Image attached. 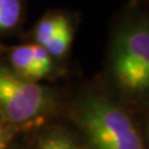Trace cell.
<instances>
[{
    "label": "cell",
    "mask_w": 149,
    "mask_h": 149,
    "mask_svg": "<svg viewBox=\"0 0 149 149\" xmlns=\"http://www.w3.org/2000/svg\"><path fill=\"white\" fill-rule=\"evenodd\" d=\"M80 125L93 149H143L128 114L102 97H88L80 107Z\"/></svg>",
    "instance_id": "6da1fadb"
},
{
    "label": "cell",
    "mask_w": 149,
    "mask_h": 149,
    "mask_svg": "<svg viewBox=\"0 0 149 149\" xmlns=\"http://www.w3.org/2000/svg\"><path fill=\"white\" fill-rule=\"evenodd\" d=\"M112 70L125 91H149V20L132 21L120 30L114 41Z\"/></svg>",
    "instance_id": "7a4b0ae2"
},
{
    "label": "cell",
    "mask_w": 149,
    "mask_h": 149,
    "mask_svg": "<svg viewBox=\"0 0 149 149\" xmlns=\"http://www.w3.org/2000/svg\"><path fill=\"white\" fill-rule=\"evenodd\" d=\"M49 104V93L34 81L0 66V112L14 123L34 119Z\"/></svg>",
    "instance_id": "3957f363"
},
{
    "label": "cell",
    "mask_w": 149,
    "mask_h": 149,
    "mask_svg": "<svg viewBox=\"0 0 149 149\" xmlns=\"http://www.w3.org/2000/svg\"><path fill=\"white\" fill-rule=\"evenodd\" d=\"M10 61L14 72H16L19 76L30 81L39 80L34 62V56H32L31 45H22L13 49V51L10 52Z\"/></svg>",
    "instance_id": "277c9868"
},
{
    "label": "cell",
    "mask_w": 149,
    "mask_h": 149,
    "mask_svg": "<svg viewBox=\"0 0 149 149\" xmlns=\"http://www.w3.org/2000/svg\"><path fill=\"white\" fill-rule=\"evenodd\" d=\"M67 21V17L63 15H56V16H47L44 17L36 26L35 37L37 41V45L46 47L50 41L54 39V36L57 34L65 22Z\"/></svg>",
    "instance_id": "5b68a950"
},
{
    "label": "cell",
    "mask_w": 149,
    "mask_h": 149,
    "mask_svg": "<svg viewBox=\"0 0 149 149\" xmlns=\"http://www.w3.org/2000/svg\"><path fill=\"white\" fill-rule=\"evenodd\" d=\"M72 39V31L71 26H70L68 20L60 27L57 34L54 36V39L50 41V44L46 46V51L50 54V56H55V57H61L66 54V51L70 47Z\"/></svg>",
    "instance_id": "8992f818"
},
{
    "label": "cell",
    "mask_w": 149,
    "mask_h": 149,
    "mask_svg": "<svg viewBox=\"0 0 149 149\" xmlns=\"http://www.w3.org/2000/svg\"><path fill=\"white\" fill-rule=\"evenodd\" d=\"M21 13L20 0H0V30L14 27Z\"/></svg>",
    "instance_id": "52a82bcc"
},
{
    "label": "cell",
    "mask_w": 149,
    "mask_h": 149,
    "mask_svg": "<svg viewBox=\"0 0 149 149\" xmlns=\"http://www.w3.org/2000/svg\"><path fill=\"white\" fill-rule=\"evenodd\" d=\"M32 47V56H34V62H35V67H36V73H37V78H41L46 76L50 70H51V56L50 54L46 51L45 47L40 45H31Z\"/></svg>",
    "instance_id": "ba28073f"
},
{
    "label": "cell",
    "mask_w": 149,
    "mask_h": 149,
    "mask_svg": "<svg viewBox=\"0 0 149 149\" xmlns=\"http://www.w3.org/2000/svg\"><path fill=\"white\" fill-rule=\"evenodd\" d=\"M39 149H80L77 144L62 134H51L40 143Z\"/></svg>",
    "instance_id": "9c48e42d"
}]
</instances>
